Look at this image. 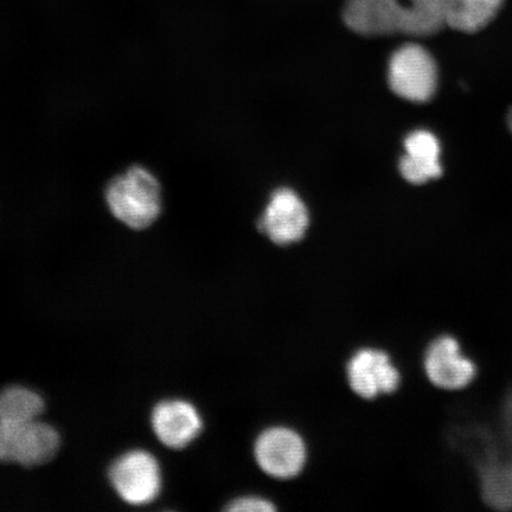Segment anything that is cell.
<instances>
[{
  "label": "cell",
  "mask_w": 512,
  "mask_h": 512,
  "mask_svg": "<svg viewBox=\"0 0 512 512\" xmlns=\"http://www.w3.org/2000/svg\"><path fill=\"white\" fill-rule=\"evenodd\" d=\"M254 456L266 475L291 479L303 471L307 451L302 435L292 428L272 427L256 439Z\"/></svg>",
  "instance_id": "cell-4"
},
{
  "label": "cell",
  "mask_w": 512,
  "mask_h": 512,
  "mask_svg": "<svg viewBox=\"0 0 512 512\" xmlns=\"http://www.w3.org/2000/svg\"><path fill=\"white\" fill-rule=\"evenodd\" d=\"M110 478L117 494L132 505L155 501L162 489L159 464L145 451H131L121 456L112 465Z\"/></svg>",
  "instance_id": "cell-5"
},
{
  "label": "cell",
  "mask_w": 512,
  "mask_h": 512,
  "mask_svg": "<svg viewBox=\"0 0 512 512\" xmlns=\"http://www.w3.org/2000/svg\"><path fill=\"white\" fill-rule=\"evenodd\" d=\"M152 427L160 443L175 450L189 446L200 435L203 422L190 402H160L152 413Z\"/></svg>",
  "instance_id": "cell-10"
},
{
  "label": "cell",
  "mask_w": 512,
  "mask_h": 512,
  "mask_svg": "<svg viewBox=\"0 0 512 512\" xmlns=\"http://www.w3.org/2000/svg\"><path fill=\"white\" fill-rule=\"evenodd\" d=\"M406 4L400 0H347L343 19L347 27L362 36H387L402 30Z\"/></svg>",
  "instance_id": "cell-9"
},
{
  "label": "cell",
  "mask_w": 512,
  "mask_h": 512,
  "mask_svg": "<svg viewBox=\"0 0 512 512\" xmlns=\"http://www.w3.org/2000/svg\"><path fill=\"white\" fill-rule=\"evenodd\" d=\"M508 125H509V128H510V132L512 133V108L509 112V115H508Z\"/></svg>",
  "instance_id": "cell-17"
},
{
  "label": "cell",
  "mask_w": 512,
  "mask_h": 512,
  "mask_svg": "<svg viewBox=\"0 0 512 512\" xmlns=\"http://www.w3.org/2000/svg\"><path fill=\"white\" fill-rule=\"evenodd\" d=\"M43 411L41 396L31 389L12 386L0 392V420L22 424L38 420Z\"/></svg>",
  "instance_id": "cell-13"
},
{
  "label": "cell",
  "mask_w": 512,
  "mask_h": 512,
  "mask_svg": "<svg viewBox=\"0 0 512 512\" xmlns=\"http://www.w3.org/2000/svg\"><path fill=\"white\" fill-rule=\"evenodd\" d=\"M112 214L132 229H145L158 219L162 210L160 185L143 168H133L115 178L107 189Z\"/></svg>",
  "instance_id": "cell-1"
},
{
  "label": "cell",
  "mask_w": 512,
  "mask_h": 512,
  "mask_svg": "<svg viewBox=\"0 0 512 512\" xmlns=\"http://www.w3.org/2000/svg\"><path fill=\"white\" fill-rule=\"evenodd\" d=\"M309 227V213L296 192L290 189L275 191L268 203L259 229L280 246L291 245L304 238Z\"/></svg>",
  "instance_id": "cell-8"
},
{
  "label": "cell",
  "mask_w": 512,
  "mask_h": 512,
  "mask_svg": "<svg viewBox=\"0 0 512 512\" xmlns=\"http://www.w3.org/2000/svg\"><path fill=\"white\" fill-rule=\"evenodd\" d=\"M347 377L352 392L360 398L371 400L392 394L399 388L401 375L386 352L361 349L350 358Z\"/></svg>",
  "instance_id": "cell-7"
},
{
  "label": "cell",
  "mask_w": 512,
  "mask_h": 512,
  "mask_svg": "<svg viewBox=\"0 0 512 512\" xmlns=\"http://www.w3.org/2000/svg\"><path fill=\"white\" fill-rule=\"evenodd\" d=\"M424 370L433 386L451 390H462L476 380L478 368L467 356L456 337L443 335L428 345L424 357Z\"/></svg>",
  "instance_id": "cell-6"
},
{
  "label": "cell",
  "mask_w": 512,
  "mask_h": 512,
  "mask_svg": "<svg viewBox=\"0 0 512 512\" xmlns=\"http://www.w3.org/2000/svg\"><path fill=\"white\" fill-rule=\"evenodd\" d=\"M227 510L233 512H271L275 510V505L266 498L245 496L236 498L228 505Z\"/></svg>",
  "instance_id": "cell-15"
},
{
  "label": "cell",
  "mask_w": 512,
  "mask_h": 512,
  "mask_svg": "<svg viewBox=\"0 0 512 512\" xmlns=\"http://www.w3.org/2000/svg\"><path fill=\"white\" fill-rule=\"evenodd\" d=\"M505 0H443L446 27L476 34L494 21Z\"/></svg>",
  "instance_id": "cell-12"
},
{
  "label": "cell",
  "mask_w": 512,
  "mask_h": 512,
  "mask_svg": "<svg viewBox=\"0 0 512 512\" xmlns=\"http://www.w3.org/2000/svg\"><path fill=\"white\" fill-rule=\"evenodd\" d=\"M505 420H507V427L512 437V400L508 403L507 412H505Z\"/></svg>",
  "instance_id": "cell-16"
},
{
  "label": "cell",
  "mask_w": 512,
  "mask_h": 512,
  "mask_svg": "<svg viewBox=\"0 0 512 512\" xmlns=\"http://www.w3.org/2000/svg\"><path fill=\"white\" fill-rule=\"evenodd\" d=\"M389 86L407 101H430L438 87V68L434 57L418 43H406L390 57Z\"/></svg>",
  "instance_id": "cell-2"
},
{
  "label": "cell",
  "mask_w": 512,
  "mask_h": 512,
  "mask_svg": "<svg viewBox=\"0 0 512 512\" xmlns=\"http://www.w3.org/2000/svg\"><path fill=\"white\" fill-rule=\"evenodd\" d=\"M59 447V433L40 420L22 424L0 420V462L40 466L50 462Z\"/></svg>",
  "instance_id": "cell-3"
},
{
  "label": "cell",
  "mask_w": 512,
  "mask_h": 512,
  "mask_svg": "<svg viewBox=\"0 0 512 512\" xmlns=\"http://www.w3.org/2000/svg\"><path fill=\"white\" fill-rule=\"evenodd\" d=\"M485 501L498 508H512V459H491L482 469Z\"/></svg>",
  "instance_id": "cell-14"
},
{
  "label": "cell",
  "mask_w": 512,
  "mask_h": 512,
  "mask_svg": "<svg viewBox=\"0 0 512 512\" xmlns=\"http://www.w3.org/2000/svg\"><path fill=\"white\" fill-rule=\"evenodd\" d=\"M406 155L401 158L400 171L407 182L420 185L443 175L440 164V143L430 131H414L405 140Z\"/></svg>",
  "instance_id": "cell-11"
}]
</instances>
